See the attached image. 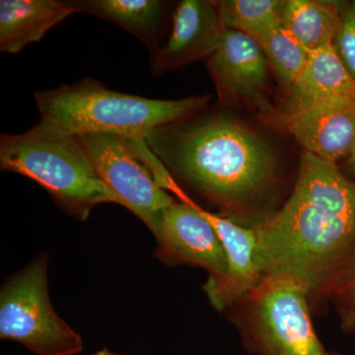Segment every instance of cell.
<instances>
[{
	"instance_id": "1",
	"label": "cell",
	"mask_w": 355,
	"mask_h": 355,
	"mask_svg": "<svg viewBox=\"0 0 355 355\" xmlns=\"http://www.w3.org/2000/svg\"><path fill=\"white\" fill-rule=\"evenodd\" d=\"M254 229L263 277L297 279L320 313L355 275V181L304 151L291 195Z\"/></svg>"
},
{
	"instance_id": "2",
	"label": "cell",
	"mask_w": 355,
	"mask_h": 355,
	"mask_svg": "<svg viewBox=\"0 0 355 355\" xmlns=\"http://www.w3.org/2000/svg\"><path fill=\"white\" fill-rule=\"evenodd\" d=\"M191 118L147 133L151 153L172 178L218 207L220 216L249 227L272 216L282 186L272 146L227 114Z\"/></svg>"
},
{
	"instance_id": "3",
	"label": "cell",
	"mask_w": 355,
	"mask_h": 355,
	"mask_svg": "<svg viewBox=\"0 0 355 355\" xmlns=\"http://www.w3.org/2000/svg\"><path fill=\"white\" fill-rule=\"evenodd\" d=\"M210 100L209 95L151 99L111 90L90 78L35 94L44 127L72 137L104 133L128 139H144L155 128L191 118Z\"/></svg>"
},
{
	"instance_id": "4",
	"label": "cell",
	"mask_w": 355,
	"mask_h": 355,
	"mask_svg": "<svg viewBox=\"0 0 355 355\" xmlns=\"http://www.w3.org/2000/svg\"><path fill=\"white\" fill-rule=\"evenodd\" d=\"M2 171L36 182L69 216L86 220L101 203H116L89 162L76 137L35 125L0 139Z\"/></svg>"
},
{
	"instance_id": "5",
	"label": "cell",
	"mask_w": 355,
	"mask_h": 355,
	"mask_svg": "<svg viewBox=\"0 0 355 355\" xmlns=\"http://www.w3.org/2000/svg\"><path fill=\"white\" fill-rule=\"evenodd\" d=\"M228 311L242 345L253 355H345L327 349L312 322L306 287L293 277L266 275Z\"/></svg>"
},
{
	"instance_id": "6",
	"label": "cell",
	"mask_w": 355,
	"mask_h": 355,
	"mask_svg": "<svg viewBox=\"0 0 355 355\" xmlns=\"http://www.w3.org/2000/svg\"><path fill=\"white\" fill-rule=\"evenodd\" d=\"M76 137L96 175L118 205L133 212L155 237L163 214L175 200L165 191L171 175L146 140L104 133Z\"/></svg>"
},
{
	"instance_id": "7",
	"label": "cell",
	"mask_w": 355,
	"mask_h": 355,
	"mask_svg": "<svg viewBox=\"0 0 355 355\" xmlns=\"http://www.w3.org/2000/svg\"><path fill=\"white\" fill-rule=\"evenodd\" d=\"M0 338L38 355H77L81 336L58 314L48 286V258L41 254L14 273L0 291Z\"/></svg>"
},
{
	"instance_id": "8",
	"label": "cell",
	"mask_w": 355,
	"mask_h": 355,
	"mask_svg": "<svg viewBox=\"0 0 355 355\" xmlns=\"http://www.w3.org/2000/svg\"><path fill=\"white\" fill-rule=\"evenodd\" d=\"M183 202L173 203L163 214L155 236L156 257L168 266L205 268L209 277L219 279L227 272V257L218 233L196 205L175 184L172 190Z\"/></svg>"
},
{
	"instance_id": "9",
	"label": "cell",
	"mask_w": 355,
	"mask_h": 355,
	"mask_svg": "<svg viewBox=\"0 0 355 355\" xmlns=\"http://www.w3.org/2000/svg\"><path fill=\"white\" fill-rule=\"evenodd\" d=\"M207 65L221 102L242 100L280 121V114L266 98L270 65L254 39L241 32L226 30L220 46L207 58Z\"/></svg>"
},
{
	"instance_id": "10",
	"label": "cell",
	"mask_w": 355,
	"mask_h": 355,
	"mask_svg": "<svg viewBox=\"0 0 355 355\" xmlns=\"http://www.w3.org/2000/svg\"><path fill=\"white\" fill-rule=\"evenodd\" d=\"M280 121L305 153L336 163L355 146V100L331 99L287 107Z\"/></svg>"
},
{
	"instance_id": "11",
	"label": "cell",
	"mask_w": 355,
	"mask_h": 355,
	"mask_svg": "<svg viewBox=\"0 0 355 355\" xmlns=\"http://www.w3.org/2000/svg\"><path fill=\"white\" fill-rule=\"evenodd\" d=\"M226 30L216 2L183 0L173 14L169 40L153 53V73L207 60L220 46Z\"/></svg>"
},
{
	"instance_id": "12",
	"label": "cell",
	"mask_w": 355,
	"mask_h": 355,
	"mask_svg": "<svg viewBox=\"0 0 355 355\" xmlns=\"http://www.w3.org/2000/svg\"><path fill=\"white\" fill-rule=\"evenodd\" d=\"M203 216L214 226L227 257V272L219 279L209 277L202 286L210 304L225 312L258 286L263 273L257 256L254 227L202 209Z\"/></svg>"
},
{
	"instance_id": "13",
	"label": "cell",
	"mask_w": 355,
	"mask_h": 355,
	"mask_svg": "<svg viewBox=\"0 0 355 355\" xmlns=\"http://www.w3.org/2000/svg\"><path fill=\"white\" fill-rule=\"evenodd\" d=\"M71 1L58 0H1L0 1V51L17 53L37 43L46 32L72 14Z\"/></svg>"
},
{
	"instance_id": "14",
	"label": "cell",
	"mask_w": 355,
	"mask_h": 355,
	"mask_svg": "<svg viewBox=\"0 0 355 355\" xmlns=\"http://www.w3.org/2000/svg\"><path fill=\"white\" fill-rule=\"evenodd\" d=\"M288 93V107L331 99L355 100V80L331 44L311 51L304 69Z\"/></svg>"
},
{
	"instance_id": "15",
	"label": "cell",
	"mask_w": 355,
	"mask_h": 355,
	"mask_svg": "<svg viewBox=\"0 0 355 355\" xmlns=\"http://www.w3.org/2000/svg\"><path fill=\"white\" fill-rule=\"evenodd\" d=\"M345 2L286 0L282 26L311 53L335 43Z\"/></svg>"
},
{
	"instance_id": "16",
	"label": "cell",
	"mask_w": 355,
	"mask_h": 355,
	"mask_svg": "<svg viewBox=\"0 0 355 355\" xmlns=\"http://www.w3.org/2000/svg\"><path fill=\"white\" fill-rule=\"evenodd\" d=\"M77 13H88L121 26L144 42L153 53L158 49L157 39L166 4L159 0H77L71 1Z\"/></svg>"
},
{
	"instance_id": "17",
	"label": "cell",
	"mask_w": 355,
	"mask_h": 355,
	"mask_svg": "<svg viewBox=\"0 0 355 355\" xmlns=\"http://www.w3.org/2000/svg\"><path fill=\"white\" fill-rule=\"evenodd\" d=\"M216 2L224 27L254 41L282 26L284 0H220Z\"/></svg>"
},
{
	"instance_id": "18",
	"label": "cell",
	"mask_w": 355,
	"mask_h": 355,
	"mask_svg": "<svg viewBox=\"0 0 355 355\" xmlns=\"http://www.w3.org/2000/svg\"><path fill=\"white\" fill-rule=\"evenodd\" d=\"M257 44L263 51L270 69L289 92L304 69L309 51L282 26L257 41Z\"/></svg>"
},
{
	"instance_id": "19",
	"label": "cell",
	"mask_w": 355,
	"mask_h": 355,
	"mask_svg": "<svg viewBox=\"0 0 355 355\" xmlns=\"http://www.w3.org/2000/svg\"><path fill=\"white\" fill-rule=\"evenodd\" d=\"M334 46L355 80V0L343 8Z\"/></svg>"
},
{
	"instance_id": "20",
	"label": "cell",
	"mask_w": 355,
	"mask_h": 355,
	"mask_svg": "<svg viewBox=\"0 0 355 355\" xmlns=\"http://www.w3.org/2000/svg\"><path fill=\"white\" fill-rule=\"evenodd\" d=\"M331 302L335 305L340 329L345 333H355V275L336 292Z\"/></svg>"
},
{
	"instance_id": "21",
	"label": "cell",
	"mask_w": 355,
	"mask_h": 355,
	"mask_svg": "<svg viewBox=\"0 0 355 355\" xmlns=\"http://www.w3.org/2000/svg\"><path fill=\"white\" fill-rule=\"evenodd\" d=\"M350 171L355 174V146L352 153L349 155V162H347Z\"/></svg>"
},
{
	"instance_id": "22",
	"label": "cell",
	"mask_w": 355,
	"mask_h": 355,
	"mask_svg": "<svg viewBox=\"0 0 355 355\" xmlns=\"http://www.w3.org/2000/svg\"><path fill=\"white\" fill-rule=\"evenodd\" d=\"M93 355H125V354H116V352H112V350H110L109 349H102L100 350H98V352H96Z\"/></svg>"
}]
</instances>
